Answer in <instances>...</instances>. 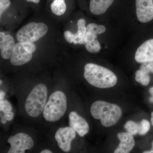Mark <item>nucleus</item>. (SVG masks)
Masks as SVG:
<instances>
[{
    "mask_svg": "<svg viewBox=\"0 0 153 153\" xmlns=\"http://www.w3.org/2000/svg\"><path fill=\"white\" fill-rule=\"evenodd\" d=\"M83 76L89 84L99 88L113 87L117 82L116 75L112 71L94 63L85 65Z\"/></svg>",
    "mask_w": 153,
    "mask_h": 153,
    "instance_id": "1",
    "label": "nucleus"
},
{
    "mask_svg": "<svg viewBox=\"0 0 153 153\" xmlns=\"http://www.w3.org/2000/svg\"><path fill=\"white\" fill-rule=\"evenodd\" d=\"M90 112L93 118L100 120L102 124L106 127L114 125L122 116L119 106L101 100L94 102L91 107Z\"/></svg>",
    "mask_w": 153,
    "mask_h": 153,
    "instance_id": "2",
    "label": "nucleus"
},
{
    "mask_svg": "<svg viewBox=\"0 0 153 153\" xmlns=\"http://www.w3.org/2000/svg\"><path fill=\"white\" fill-rule=\"evenodd\" d=\"M47 87L42 83L36 85L28 96L25 109L30 117H36L44 111L47 96Z\"/></svg>",
    "mask_w": 153,
    "mask_h": 153,
    "instance_id": "3",
    "label": "nucleus"
},
{
    "mask_svg": "<svg viewBox=\"0 0 153 153\" xmlns=\"http://www.w3.org/2000/svg\"><path fill=\"white\" fill-rule=\"evenodd\" d=\"M66 109V96L62 91H57L50 95L44 108L43 116L48 121H57L63 117Z\"/></svg>",
    "mask_w": 153,
    "mask_h": 153,
    "instance_id": "4",
    "label": "nucleus"
},
{
    "mask_svg": "<svg viewBox=\"0 0 153 153\" xmlns=\"http://www.w3.org/2000/svg\"><path fill=\"white\" fill-rule=\"evenodd\" d=\"M48 31V27L46 24L31 22L18 31L17 39L20 43H33L45 36Z\"/></svg>",
    "mask_w": 153,
    "mask_h": 153,
    "instance_id": "5",
    "label": "nucleus"
},
{
    "mask_svg": "<svg viewBox=\"0 0 153 153\" xmlns=\"http://www.w3.org/2000/svg\"><path fill=\"white\" fill-rule=\"evenodd\" d=\"M36 47L33 43H20L16 44L11 63L14 66H22L27 63L32 59Z\"/></svg>",
    "mask_w": 153,
    "mask_h": 153,
    "instance_id": "6",
    "label": "nucleus"
},
{
    "mask_svg": "<svg viewBox=\"0 0 153 153\" xmlns=\"http://www.w3.org/2000/svg\"><path fill=\"white\" fill-rule=\"evenodd\" d=\"M8 143L11 145L8 153H24L26 150L33 148L34 143L33 139L27 134L19 133L9 138Z\"/></svg>",
    "mask_w": 153,
    "mask_h": 153,
    "instance_id": "7",
    "label": "nucleus"
},
{
    "mask_svg": "<svg viewBox=\"0 0 153 153\" xmlns=\"http://www.w3.org/2000/svg\"><path fill=\"white\" fill-rule=\"evenodd\" d=\"M76 136L75 131L70 127L60 128L55 134V139L60 149L65 152L71 150V143Z\"/></svg>",
    "mask_w": 153,
    "mask_h": 153,
    "instance_id": "8",
    "label": "nucleus"
},
{
    "mask_svg": "<svg viewBox=\"0 0 153 153\" xmlns=\"http://www.w3.org/2000/svg\"><path fill=\"white\" fill-rule=\"evenodd\" d=\"M137 16L142 23L151 22L153 19V0H136Z\"/></svg>",
    "mask_w": 153,
    "mask_h": 153,
    "instance_id": "9",
    "label": "nucleus"
},
{
    "mask_svg": "<svg viewBox=\"0 0 153 153\" xmlns=\"http://www.w3.org/2000/svg\"><path fill=\"white\" fill-rule=\"evenodd\" d=\"M135 60L140 63L153 62V39L145 41L138 48Z\"/></svg>",
    "mask_w": 153,
    "mask_h": 153,
    "instance_id": "10",
    "label": "nucleus"
},
{
    "mask_svg": "<svg viewBox=\"0 0 153 153\" xmlns=\"http://www.w3.org/2000/svg\"><path fill=\"white\" fill-rule=\"evenodd\" d=\"M69 123L70 127L80 137L84 136L89 131V125L86 121L75 111L69 113Z\"/></svg>",
    "mask_w": 153,
    "mask_h": 153,
    "instance_id": "11",
    "label": "nucleus"
},
{
    "mask_svg": "<svg viewBox=\"0 0 153 153\" xmlns=\"http://www.w3.org/2000/svg\"><path fill=\"white\" fill-rule=\"evenodd\" d=\"M15 46V41L12 36L6 35L3 32L0 33V49L3 59L7 60L11 58Z\"/></svg>",
    "mask_w": 153,
    "mask_h": 153,
    "instance_id": "12",
    "label": "nucleus"
},
{
    "mask_svg": "<svg viewBox=\"0 0 153 153\" xmlns=\"http://www.w3.org/2000/svg\"><path fill=\"white\" fill-rule=\"evenodd\" d=\"M118 138L120 143L114 151L115 153H128L130 152L134 146L135 142L133 136L128 132H120L117 134Z\"/></svg>",
    "mask_w": 153,
    "mask_h": 153,
    "instance_id": "13",
    "label": "nucleus"
},
{
    "mask_svg": "<svg viewBox=\"0 0 153 153\" xmlns=\"http://www.w3.org/2000/svg\"><path fill=\"white\" fill-rule=\"evenodd\" d=\"M114 0H90L89 9L91 13L100 15L106 12Z\"/></svg>",
    "mask_w": 153,
    "mask_h": 153,
    "instance_id": "14",
    "label": "nucleus"
},
{
    "mask_svg": "<svg viewBox=\"0 0 153 153\" xmlns=\"http://www.w3.org/2000/svg\"><path fill=\"white\" fill-rule=\"evenodd\" d=\"M85 49L91 53H98L101 49L100 43L97 39V35L87 31L84 38Z\"/></svg>",
    "mask_w": 153,
    "mask_h": 153,
    "instance_id": "15",
    "label": "nucleus"
},
{
    "mask_svg": "<svg viewBox=\"0 0 153 153\" xmlns=\"http://www.w3.org/2000/svg\"><path fill=\"white\" fill-rule=\"evenodd\" d=\"M52 13L57 16H62L66 12V6L65 0H55L51 5Z\"/></svg>",
    "mask_w": 153,
    "mask_h": 153,
    "instance_id": "16",
    "label": "nucleus"
},
{
    "mask_svg": "<svg viewBox=\"0 0 153 153\" xmlns=\"http://www.w3.org/2000/svg\"><path fill=\"white\" fill-rule=\"evenodd\" d=\"M87 31L85 20L83 19H79L77 22V32L76 33L78 38L77 44H84V38Z\"/></svg>",
    "mask_w": 153,
    "mask_h": 153,
    "instance_id": "17",
    "label": "nucleus"
},
{
    "mask_svg": "<svg viewBox=\"0 0 153 153\" xmlns=\"http://www.w3.org/2000/svg\"><path fill=\"white\" fill-rule=\"evenodd\" d=\"M135 79L137 82L144 86L147 85L150 81V77L149 75V73L140 69L137 70L136 72Z\"/></svg>",
    "mask_w": 153,
    "mask_h": 153,
    "instance_id": "18",
    "label": "nucleus"
},
{
    "mask_svg": "<svg viewBox=\"0 0 153 153\" xmlns=\"http://www.w3.org/2000/svg\"><path fill=\"white\" fill-rule=\"evenodd\" d=\"M87 31L96 35H100L106 31V28L102 25L91 23L87 25Z\"/></svg>",
    "mask_w": 153,
    "mask_h": 153,
    "instance_id": "19",
    "label": "nucleus"
},
{
    "mask_svg": "<svg viewBox=\"0 0 153 153\" xmlns=\"http://www.w3.org/2000/svg\"><path fill=\"white\" fill-rule=\"evenodd\" d=\"M124 128L128 132L131 134L133 135H135L138 134L139 123H137L133 121H128L126 123Z\"/></svg>",
    "mask_w": 153,
    "mask_h": 153,
    "instance_id": "20",
    "label": "nucleus"
},
{
    "mask_svg": "<svg viewBox=\"0 0 153 153\" xmlns=\"http://www.w3.org/2000/svg\"><path fill=\"white\" fill-rule=\"evenodd\" d=\"M150 129V124L148 120H143L139 123L138 134L140 135L146 134Z\"/></svg>",
    "mask_w": 153,
    "mask_h": 153,
    "instance_id": "21",
    "label": "nucleus"
},
{
    "mask_svg": "<svg viewBox=\"0 0 153 153\" xmlns=\"http://www.w3.org/2000/svg\"><path fill=\"white\" fill-rule=\"evenodd\" d=\"M64 37L66 41L69 44L73 43L74 44H77V36L76 33L73 34L69 31H66L64 32Z\"/></svg>",
    "mask_w": 153,
    "mask_h": 153,
    "instance_id": "22",
    "label": "nucleus"
},
{
    "mask_svg": "<svg viewBox=\"0 0 153 153\" xmlns=\"http://www.w3.org/2000/svg\"><path fill=\"white\" fill-rule=\"evenodd\" d=\"M12 106L11 103L7 100H2L0 101V110L4 113L11 111Z\"/></svg>",
    "mask_w": 153,
    "mask_h": 153,
    "instance_id": "23",
    "label": "nucleus"
},
{
    "mask_svg": "<svg viewBox=\"0 0 153 153\" xmlns=\"http://www.w3.org/2000/svg\"><path fill=\"white\" fill-rule=\"evenodd\" d=\"M11 5L10 0H0V16H1L3 13Z\"/></svg>",
    "mask_w": 153,
    "mask_h": 153,
    "instance_id": "24",
    "label": "nucleus"
},
{
    "mask_svg": "<svg viewBox=\"0 0 153 153\" xmlns=\"http://www.w3.org/2000/svg\"><path fill=\"white\" fill-rule=\"evenodd\" d=\"M140 69L148 73H153V62L143 63L140 67Z\"/></svg>",
    "mask_w": 153,
    "mask_h": 153,
    "instance_id": "25",
    "label": "nucleus"
},
{
    "mask_svg": "<svg viewBox=\"0 0 153 153\" xmlns=\"http://www.w3.org/2000/svg\"><path fill=\"white\" fill-rule=\"evenodd\" d=\"M3 117H4L7 121H10L13 119L14 114L11 111H7V112L4 113Z\"/></svg>",
    "mask_w": 153,
    "mask_h": 153,
    "instance_id": "26",
    "label": "nucleus"
},
{
    "mask_svg": "<svg viewBox=\"0 0 153 153\" xmlns=\"http://www.w3.org/2000/svg\"><path fill=\"white\" fill-rule=\"evenodd\" d=\"M6 95L5 92L3 91H0V100H2Z\"/></svg>",
    "mask_w": 153,
    "mask_h": 153,
    "instance_id": "27",
    "label": "nucleus"
},
{
    "mask_svg": "<svg viewBox=\"0 0 153 153\" xmlns=\"http://www.w3.org/2000/svg\"><path fill=\"white\" fill-rule=\"evenodd\" d=\"M28 2H33L34 3H36V4H38L40 2V0H26Z\"/></svg>",
    "mask_w": 153,
    "mask_h": 153,
    "instance_id": "28",
    "label": "nucleus"
},
{
    "mask_svg": "<svg viewBox=\"0 0 153 153\" xmlns=\"http://www.w3.org/2000/svg\"><path fill=\"white\" fill-rule=\"evenodd\" d=\"M52 152L51 151L49 150L48 149L44 150L41 151V153H52Z\"/></svg>",
    "mask_w": 153,
    "mask_h": 153,
    "instance_id": "29",
    "label": "nucleus"
},
{
    "mask_svg": "<svg viewBox=\"0 0 153 153\" xmlns=\"http://www.w3.org/2000/svg\"><path fill=\"white\" fill-rule=\"evenodd\" d=\"M7 120H6L4 117H3L2 118L1 120V122L3 124H4L7 123Z\"/></svg>",
    "mask_w": 153,
    "mask_h": 153,
    "instance_id": "30",
    "label": "nucleus"
},
{
    "mask_svg": "<svg viewBox=\"0 0 153 153\" xmlns=\"http://www.w3.org/2000/svg\"><path fill=\"white\" fill-rule=\"evenodd\" d=\"M149 92L151 94H152V95L153 96V87L150 88Z\"/></svg>",
    "mask_w": 153,
    "mask_h": 153,
    "instance_id": "31",
    "label": "nucleus"
},
{
    "mask_svg": "<svg viewBox=\"0 0 153 153\" xmlns=\"http://www.w3.org/2000/svg\"><path fill=\"white\" fill-rule=\"evenodd\" d=\"M143 153H153V143H152V150H151L150 151H147V152H144Z\"/></svg>",
    "mask_w": 153,
    "mask_h": 153,
    "instance_id": "32",
    "label": "nucleus"
},
{
    "mask_svg": "<svg viewBox=\"0 0 153 153\" xmlns=\"http://www.w3.org/2000/svg\"><path fill=\"white\" fill-rule=\"evenodd\" d=\"M151 121H152V124L153 126V112L152 113V118H151Z\"/></svg>",
    "mask_w": 153,
    "mask_h": 153,
    "instance_id": "33",
    "label": "nucleus"
},
{
    "mask_svg": "<svg viewBox=\"0 0 153 153\" xmlns=\"http://www.w3.org/2000/svg\"><path fill=\"white\" fill-rule=\"evenodd\" d=\"M149 101L151 102H153V96H152V97L149 98Z\"/></svg>",
    "mask_w": 153,
    "mask_h": 153,
    "instance_id": "34",
    "label": "nucleus"
},
{
    "mask_svg": "<svg viewBox=\"0 0 153 153\" xmlns=\"http://www.w3.org/2000/svg\"><path fill=\"white\" fill-rule=\"evenodd\" d=\"M2 83L3 82L2 81V80H0V85H1Z\"/></svg>",
    "mask_w": 153,
    "mask_h": 153,
    "instance_id": "35",
    "label": "nucleus"
}]
</instances>
